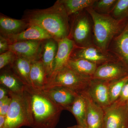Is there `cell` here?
<instances>
[{"label": "cell", "instance_id": "cell-34", "mask_svg": "<svg viewBox=\"0 0 128 128\" xmlns=\"http://www.w3.org/2000/svg\"><path fill=\"white\" fill-rule=\"evenodd\" d=\"M66 128H82L80 126H78V125H74V126H70V127H68Z\"/></svg>", "mask_w": 128, "mask_h": 128}, {"label": "cell", "instance_id": "cell-10", "mask_svg": "<svg viewBox=\"0 0 128 128\" xmlns=\"http://www.w3.org/2000/svg\"><path fill=\"white\" fill-rule=\"evenodd\" d=\"M111 82L92 79L86 90L94 102L104 110L111 105L109 96Z\"/></svg>", "mask_w": 128, "mask_h": 128}, {"label": "cell", "instance_id": "cell-4", "mask_svg": "<svg viewBox=\"0 0 128 128\" xmlns=\"http://www.w3.org/2000/svg\"><path fill=\"white\" fill-rule=\"evenodd\" d=\"M9 96L12 100L6 116V128H20L23 126L31 128L29 104L25 90L20 93L9 91Z\"/></svg>", "mask_w": 128, "mask_h": 128}, {"label": "cell", "instance_id": "cell-24", "mask_svg": "<svg viewBox=\"0 0 128 128\" xmlns=\"http://www.w3.org/2000/svg\"><path fill=\"white\" fill-rule=\"evenodd\" d=\"M68 16L82 11L94 5V0H60Z\"/></svg>", "mask_w": 128, "mask_h": 128}, {"label": "cell", "instance_id": "cell-21", "mask_svg": "<svg viewBox=\"0 0 128 128\" xmlns=\"http://www.w3.org/2000/svg\"><path fill=\"white\" fill-rule=\"evenodd\" d=\"M68 111L75 118L77 125L82 128H87L86 102L82 94H78Z\"/></svg>", "mask_w": 128, "mask_h": 128}, {"label": "cell", "instance_id": "cell-14", "mask_svg": "<svg viewBox=\"0 0 128 128\" xmlns=\"http://www.w3.org/2000/svg\"><path fill=\"white\" fill-rule=\"evenodd\" d=\"M80 93L86 102L87 128H103L104 110L94 102L86 91Z\"/></svg>", "mask_w": 128, "mask_h": 128}, {"label": "cell", "instance_id": "cell-22", "mask_svg": "<svg viewBox=\"0 0 128 128\" xmlns=\"http://www.w3.org/2000/svg\"><path fill=\"white\" fill-rule=\"evenodd\" d=\"M114 48L120 60L128 68V21L114 41Z\"/></svg>", "mask_w": 128, "mask_h": 128}, {"label": "cell", "instance_id": "cell-20", "mask_svg": "<svg viewBox=\"0 0 128 128\" xmlns=\"http://www.w3.org/2000/svg\"><path fill=\"white\" fill-rule=\"evenodd\" d=\"M32 62L25 58L17 56L10 66L25 86H32L30 72Z\"/></svg>", "mask_w": 128, "mask_h": 128}, {"label": "cell", "instance_id": "cell-19", "mask_svg": "<svg viewBox=\"0 0 128 128\" xmlns=\"http://www.w3.org/2000/svg\"><path fill=\"white\" fill-rule=\"evenodd\" d=\"M30 80L32 86L34 89L43 90L48 85V77L43 65L40 60L32 62Z\"/></svg>", "mask_w": 128, "mask_h": 128}, {"label": "cell", "instance_id": "cell-7", "mask_svg": "<svg viewBox=\"0 0 128 128\" xmlns=\"http://www.w3.org/2000/svg\"><path fill=\"white\" fill-rule=\"evenodd\" d=\"M104 111L103 128H128V108L126 103L117 100Z\"/></svg>", "mask_w": 128, "mask_h": 128}, {"label": "cell", "instance_id": "cell-5", "mask_svg": "<svg viewBox=\"0 0 128 128\" xmlns=\"http://www.w3.org/2000/svg\"><path fill=\"white\" fill-rule=\"evenodd\" d=\"M92 79L80 74L66 66L57 73L44 89L54 86H63L80 93L87 90Z\"/></svg>", "mask_w": 128, "mask_h": 128}, {"label": "cell", "instance_id": "cell-26", "mask_svg": "<svg viewBox=\"0 0 128 128\" xmlns=\"http://www.w3.org/2000/svg\"><path fill=\"white\" fill-rule=\"evenodd\" d=\"M112 11L115 19L118 20H128V0H117Z\"/></svg>", "mask_w": 128, "mask_h": 128}, {"label": "cell", "instance_id": "cell-29", "mask_svg": "<svg viewBox=\"0 0 128 128\" xmlns=\"http://www.w3.org/2000/svg\"><path fill=\"white\" fill-rule=\"evenodd\" d=\"M117 100L122 103H126L128 101V81L123 87L121 94Z\"/></svg>", "mask_w": 128, "mask_h": 128}, {"label": "cell", "instance_id": "cell-3", "mask_svg": "<svg viewBox=\"0 0 128 128\" xmlns=\"http://www.w3.org/2000/svg\"><path fill=\"white\" fill-rule=\"evenodd\" d=\"M87 11L93 21L95 44L99 49L105 52L112 39L123 30L128 20H118L90 8H87Z\"/></svg>", "mask_w": 128, "mask_h": 128}, {"label": "cell", "instance_id": "cell-11", "mask_svg": "<svg viewBox=\"0 0 128 128\" xmlns=\"http://www.w3.org/2000/svg\"><path fill=\"white\" fill-rule=\"evenodd\" d=\"M58 50L54 60V69L52 73L48 80L47 86L52 82L57 73L66 66L71 53L75 46L74 42L68 38L60 40L58 41Z\"/></svg>", "mask_w": 128, "mask_h": 128}, {"label": "cell", "instance_id": "cell-32", "mask_svg": "<svg viewBox=\"0 0 128 128\" xmlns=\"http://www.w3.org/2000/svg\"><path fill=\"white\" fill-rule=\"evenodd\" d=\"M9 96V90L6 88L0 85V100Z\"/></svg>", "mask_w": 128, "mask_h": 128}, {"label": "cell", "instance_id": "cell-28", "mask_svg": "<svg viewBox=\"0 0 128 128\" xmlns=\"http://www.w3.org/2000/svg\"><path fill=\"white\" fill-rule=\"evenodd\" d=\"M116 0H96V9L102 12H107L112 10L116 3Z\"/></svg>", "mask_w": 128, "mask_h": 128}, {"label": "cell", "instance_id": "cell-16", "mask_svg": "<svg viewBox=\"0 0 128 128\" xmlns=\"http://www.w3.org/2000/svg\"><path fill=\"white\" fill-rule=\"evenodd\" d=\"M58 48V41L53 38L44 40L40 54L41 60L48 78L52 73Z\"/></svg>", "mask_w": 128, "mask_h": 128}, {"label": "cell", "instance_id": "cell-13", "mask_svg": "<svg viewBox=\"0 0 128 128\" xmlns=\"http://www.w3.org/2000/svg\"><path fill=\"white\" fill-rule=\"evenodd\" d=\"M44 92L64 110L68 111L79 93L63 86H54L43 90Z\"/></svg>", "mask_w": 128, "mask_h": 128}, {"label": "cell", "instance_id": "cell-23", "mask_svg": "<svg viewBox=\"0 0 128 128\" xmlns=\"http://www.w3.org/2000/svg\"><path fill=\"white\" fill-rule=\"evenodd\" d=\"M66 66L80 74L92 78L97 65L83 59L70 58Z\"/></svg>", "mask_w": 128, "mask_h": 128}, {"label": "cell", "instance_id": "cell-35", "mask_svg": "<svg viewBox=\"0 0 128 128\" xmlns=\"http://www.w3.org/2000/svg\"><path fill=\"white\" fill-rule=\"evenodd\" d=\"M126 105H127V107H128V101L127 102V103H126Z\"/></svg>", "mask_w": 128, "mask_h": 128}, {"label": "cell", "instance_id": "cell-15", "mask_svg": "<svg viewBox=\"0 0 128 128\" xmlns=\"http://www.w3.org/2000/svg\"><path fill=\"white\" fill-rule=\"evenodd\" d=\"M30 26V24L22 18L15 19L0 14V36L5 38L20 33Z\"/></svg>", "mask_w": 128, "mask_h": 128}, {"label": "cell", "instance_id": "cell-18", "mask_svg": "<svg viewBox=\"0 0 128 128\" xmlns=\"http://www.w3.org/2000/svg\"><path fill=\"white\" fill-rule=\"evenodd\" d=\"M0 70V85L13 93H20L24 91L25 86L10 66Z\"/></svg>", "mask_w": 128, "mask_h": 128}, {"label": "cell", "instance_id": "cell-1", "mask_svg": "<svg viewBox=\"0 0 128 128\" xmlns=\"http://www.w3.org/2000/svg\"><path fill=\"white\" fill-rule=\"evenodd\" d=\"M22 18L30 25L43 28L57 41L68 38L70 34L69 16L60 0L46 9H27Z\"/></svg>", "mask_w": 128, "mask_h": 128}, {"label": "cell", "instance_id": "cell-33", "mask_svg": "<svg viewBox=\"0 0 128 128\" xmlns=\"http://www.w3.org/2000/svg\"><path fill=\"white\" fill-rule=\"evenodd\" d=\"M6 116L0 115V128H6Z\"/></svg>", "mask_w": 128, "mask_h": 128}, {"label": "cell", "instance_id": "cell-27", "mask_svg": "<svg viewBox=\"0 0 128 128\" xmlns=\"http://www.w3.org/2000/svg\"><path fill=\"white\" fill-rule=\"evenodd\" d=\"M15 53L10 50H8L0 54V70L10 66L17 57Z\"/></svg>", "mask_w": 128, "mask_h": 128}, {"label": "cell", "instance_id": "cell-9", "mask_svg": "<svg viewBox=\"0 0 128 128\" xmlns=\"http://www.w3.org/2000/svg\"><path fill=\"white\" fill-rule=\"evenodd\" d=\"M44 41L16 42L9 44V50L12 51L17 56L23 57L33 62L40 59Z\"/></svg>", "mask_w": 128, "mask_h": 128}, {"label": "cell", "instance_id": "cell-17", "mask_svg": "<svg viewBox=\"0 0 128 128\" xmlns=\"http://www.w3.org/2000/svg\"><path fill=\"white\" fill-rule=\"evenodd\" d=\"M50 38H52L45 30L36 25H32L20 33L6 38L10 44L20 41H44Z\"/></svg>", "mask_w": 128, "mask_h": 128}, {"label": "cell", "instance_id": "cell-12", "mask_svg": "<svg viewBox=\"0 0 128 128\" xmlns=\"http://www.w3.org/2000/svg\"><path fill=\"white\" fill-rule=\"evenodd\" d=\"M70 58L87 60L97 65L112 62L114 60L113 57L104 53L98 48L90 46L78 47L75 45Z\"/></svg>", "mask_w": 128, "mask_h": 128}, {"label": "cell", "instance_id": "cell-6", "mask_svg": "<svg viewBox=\"0 0 128 128\" xmlns=\"http://www.w3.org/2000/svg\"><path fill=\"white\" fill-rule=\"evenodd\" d=\"M81 12L72 15L74 17L68 37L74 42L76 46L78 47L88 46L91 34L89 18Z\"/></svg>", "mask_w": 128, "mask_h": 128}, {"label": "cell", "instance_id": "cell-30", "mask_svg": "<svg viewBox=\"0 0 128 128\" xmlns=\"http://www.w3.org/2000/svg\"><path fill=\"white\" fill-rule=\"evenodd\" d=\"M11 100V98L9 96L2 107L0 108V115L6 116L10 108Z\"/></svg>", "mask_w": 128, "mask_h": 128}, {"label": "cell", "instance_id": "cell-31", "mask_svg": "<svg viewBox=\"0 0 128 128\" xmlns=\"http://www.w3.org/2000/svg\"><path fill=\"white\" fill-rule=\"evenodd\" d=\"M9 45L7 40L0 36V54L9 50Z\"/></svg>", "mask_w": 128, "mask_h": 128}, {"label": "cell", "instance_id": "cell-8", "mask_svg": "<svg viewBox=\"0 0 128 128\" xmlns=\"http://www.w3.org/2000/svg\"><path fill=\"white\" fill-rule=\"evenodd\" d=\"M128 76V68L120 60L101 64L97 68L92 79L112 82Z\"/></svg>", "mask_w": 128, "mask_h": 128}, {"label": "cell", "instance_id": "cell-2", "mask_svg": "<svg viewBox=\"0 0 128 128\" xmlns=\"http://www.w3.org/2000/svg\"><path fill=\"white\" fill-rule=\"evenodd\" d=\"M29 104L31 128H55L63 110L43 90L25 86Z\"/></svg>", "mask_w": 128, "mask_h": 128}, {"label": "cell", "instance_id": "cell-25", "mask_svg": "<svg viewBox=\"0 0 128 128\" xmlns=\"http://www.w3.org/2000/svg\"><path fill=\"white\" fill-rule=\"evenodd\" d=\"M128 81V76L110 82L109 96L111 104L115 102L119 98L123 87Z\"/></svg>", "mask_w": 128, "mask_h": 128}]
</instances>
